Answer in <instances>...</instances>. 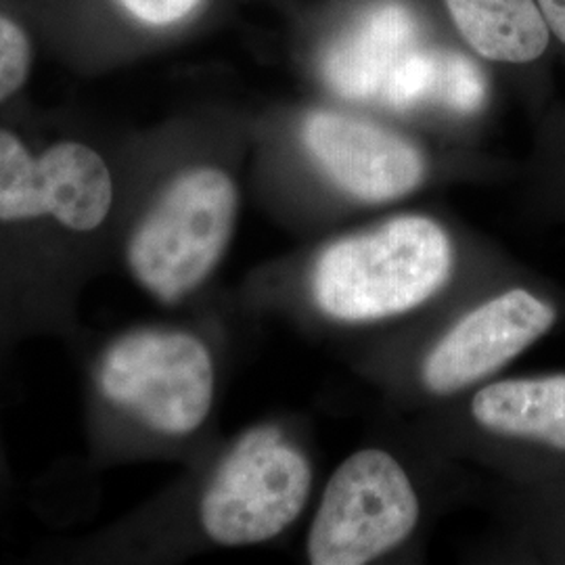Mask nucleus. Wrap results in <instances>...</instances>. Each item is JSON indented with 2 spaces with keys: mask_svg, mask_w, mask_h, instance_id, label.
I'll list each match as a JSON object with an SVG mask.
<instances>
[{
  "mask_svg": "<svg viewBox=\"0 0 565 565\" xmlns=\"http://www.w3.org/2000/svg\"><path fill=\"white\" fill-rule=\"evenodd\" d=\"M124 207L120 166L97 142L0 124V359L30 340L81 350L82 296L118 266Z\"/></svg>",
  "mask_w": 565,
  "mask_h": 565,
  "instance_id": "obj_1",
  "label": "nucleus"
},
{
  "mask_svg": "<svg viewBox=\"0 0 565 565\" xmlns=\"http://www.w3.org/2000/svg\"><path fill=\"white\" fill-rule=\"evenodd\" d=\"M312 492L308 457L279 425L247 427L200 476L111 524L42 546L39 562L149 564L189 545H266L300 520Z\"/></svg>",
  "mask_w": 565,
  "mask_h": 565,
  "instance_id": "obj_2",
  "label": "nucleus"
},
{
  "mask_svg": "<svg viewBox=\"0 0 565 565\" xmlns=\"http://www.w3.org/2000/svg\"><path fill=\"white\" fill-rule=\"evenodd\" d=\"M82 348L90 467L168 459L202 440L221 390L218 352L205 331L128 324Z\"/></svg>",
  "mask_w": 565,
  "mask_h": 565,
  "instance_id": "obj_3",
  "label": "nucleus"
},
{
  "mask_svg": "<svg viewBox=\"0 0 565 565\" xmlns=\"http://www.w3.org/2000/svg\"><path fill=\"white\" fill-rule=\"evenodd\" d=\"M239 186L221 163H186L126 195L118 268L147 298L179 308L214 279L235 239Z\"/></svg>",
  "mask_w": 565,
  "mask_h": 565,
  "instance_id": "obj_4",
  "label": "nucleus"
},
{
  "mask_svg": "<svg viewBox=\"0 0 565 565\" xmlns=\"http://www.w3.org/2000/svg\"><path fill=\"white\" fill-rule=\"evenodd\" d=\"M455 270V245L429 216L406 214L329 243L310 273L324 317L348 324L396 319L434 300Z\"/></svg>",
  "mask_w": 565,
  "mask_h": 565,
  "instance_id": "obj_5",
  "label": "nucleus"
},
{
  "mask_svg": "<svg viewBox=\"0 0 565 565\" xmlns=\"http://www.w3.org/2000/svg\"><path fill=\"white\" fill-rule=\"evenodd\" d=\"M422 503L408 471L382 448L352 452L324 486L306 541L315 565L371 564L404 545Z\"/></svg>",
  "mask_w": 565,
  "mask_h": 565,
  "instance_id": "obj_6",
  "label": "nucleus"
},
{
  "mask_svg": "<svg viewBox=\"0 0 565 565\" xmlns=\"http://www.w3.org/2000/svg\"><path fill=\"white\" fill-rule=\"evenodd\" d=\"M559 323V306L545 291L511 285L473 306L425 356L429 394L452 396L476 387L520 359Z\"/></svg>",
  "mask_w": 565,
  "mask_h": 565,
  "instance_id": "obj_7",
  "label": "nucleus"
},
{
  "mask_svg": "<svg viewBox=\"0 0 565 565\" xmlns=\"http://www.w3.org/2000/svg\"><path fill=\"white\" fill-rule=\"evenodd\" d=\"M302 141L324 174L359 202L403 200L425 179L424 153L375 121L317 109L303 120Z\"/></svg>",
  "mask_w": 565,
  "mask_h": 565,
  "instance_id": "obj_8",
  "label": "nucleus"
},
{
  "mask_svg": "<svg viewBox=\"0 0 565 565\" xmlns=\"http://www.w3.org/2000/svg\"><path fill=\"white\" fill-rule=\"evenodd\" d=\"M469 413L488 436L524 450L536 461L565 465V373L482 384Z\"/></svg>",
  "mask_w": 565,
  "mask_h": 565,
  "instance_id": "obj_9",
  "label": "nucleus"
},
{
  "mask_svg": "<svg viewBox=\"0 0 565 565\" xmlns=\"http://www.w3.org/2000/svg\"><path fill=\"white\" fill-rule=\"evenodd\" d=\"M417 36L419 25L408 7L396 0L377 2L324 51V82L343 99L380 102L392 72L417 46Z\"/></svg>",
  "mask_w": 565,
  "mask_h": 565,
  "instance_id": "obj_10",
  "label": "nucleus"
},
{
  "mask_svg": "<svg viewBox=\"0 0 565 565\" xmlns=\"http://www.w3.org/2000/svg\"><path fill=\"white\" fill-rule=\"evenodd\" d=\"M446 7L465 41L488 60L530 63L548 46L536 0H446Z\"/></svg>",
  "mask_w": 565,
  "mask_h": 565,
  "instance_id": "obj_11",
  "label": "nucleus"
},
{
  "mask_svg": "<svg viewBox=\"0 0 565 565\" xmlns=\"http://www.w3.org/2000/svg\"><path fill=\"white\" fill-rule=\"evenodd\" d=\"M34 65V46L28 32L9 15L0 13V107L13 102Z\"/></svg>",
  "mask_w": 565,
  "mask_h": 565,
  "instance_id": "obj_12",
  "label": "nucleus"
},
{
  "mask_svg": "<svg viewBox=\"0 0 565 565\" xmlns=\"http://www.w3.org/2000/svg\"><path fill=\"white\" fill-rule=\"evenodd\" d=\"M484 102L486 81L480 67L461 53L448 51L443 105L459 114H473Z\"/></svg>",
  "mask_w": 565,
  "mask_h": 565,
  "instance_id": "obj_13",
  "label": "nucleus"
},
{
  "mask_svg": "<svg viewBox=\"0 0 565 565\" xmlns=\"http://www.w3.org/2000/svg\"><path fill=\"white\" fill-rule=\"evenodd\" d=\"M121 7L147 25H172L186 20L202 0H118Z\"/></svg>",
  "mask_w": 565,
  "mask_h": 565,
  "instance_id": "obj_14",
  "label": "nucleus"
},
{
  "mask_svg": "<svg viewBox=\"0 0 565 565\" xmlns=\"http://www.w3.org/2000/svg\"><path fill=\"white\" fill-rule=\"evenodd\" d=\"M546 21L548 32H553L565 44V0H536Z\"/></svg>",
  "mask_w": 565,
  "mask_h": 565,
  "instance_id": "obj_15",
  "label": "nucleus"
},
{
  "mask_svg": "<svg viewBox=\"0 0 565 565\" xmlns=\"http://www.w3.org/2000/svg\"><path fill=\"white\" fill-rule=\"evenodd\" d=\"M11 490H13V471L9 467L4 438H2V425H0V503L11 494Z\"/></svg>",
  "mask_w": 565,
  "mask_h": 565,
  "instance_id": "obj_16",
  "label": "nucleus"
},
{
  "mask_svg": "<svg viewBox=\"0 0 565 565\" xmlns=\"http://www.w3.org/2000/svg\"><path fill=\"white\" fill-rule=\"evenodd\" d=\"M562 505H565V503H562Z\"/></svg>",
  "mask_w": 565,
  "mask_h": 565,
  "instance_id": "obj_17",
  "label": "nucleus"
}]
</instances>
